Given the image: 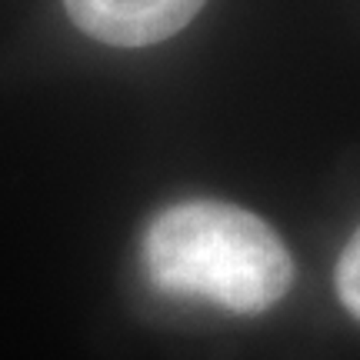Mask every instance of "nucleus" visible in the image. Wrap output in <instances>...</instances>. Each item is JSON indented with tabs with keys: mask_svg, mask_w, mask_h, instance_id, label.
Masks as SVG:
<instances>
[{
	"mask_svg": "<svg viewBox=\"0 0 360 360\" xmlns=\"http://www.w3.org/2000/svg\"><path fill=\"white\" fill-rule=\"evenodd\" d=\"M143 267L157 290L200 297L233 314H260L294 281V260L250 210L187 200L164 210L143 237Z\"/></svg>",
	"mask_w": 360,
	"mask_h": 360,
	"instance_id": "1",
	"label": "nucleus"
},
{
	"mask_svg": "<svg viewBox=\"0 0 360 360\" xmlns=\"http://www.w3.org/2000/svg\"><path fill=\"white\" fill-rule=\"evenodd\" d=\"M207 0H64L67 17L110 47H150L191 24Z\"/></svg>",
	"mask_w": 360,
	"mask_h": 360,
	"instance_id": "2",
	"label": "nucleus"
},
{
	"mask_svg": "<svg viewBox=\"0 0 360 360\" xmlns=\"http://www.w3.org/2000/svg\"><path fill=\"white\" fill-rule=\"evenodd\" d=\"M337 290H340L344 307L360 321V227L350 237V244L344 247V254H340V264H337Z\"/></svg>",
	"mask_w": 360,
	"mask_h": 360,
	"instance_id": "3",
	"label": "nucleus"
}]
</instances>
